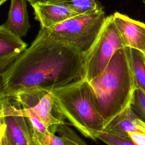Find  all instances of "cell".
Segmentation results:
<instances>
[{
    "label": "cell",
    "mask_w": 145,
    "mask_h": 145,
    "mask_svg": "<svg viewBox=\"0 0 145 145\" xmlns=\"http://www.w3.org/2000/svg\"><path fill=\"white\" fill-rule=\"evenodd\" d=\"M84 79L83 53L41 28L31 46L1 72L0 96L51 92Z\"/></svg>",
    "instance_id": "obj_1"
},
{
    "label": "cell",
    "mask_w": 145,
    "mask_h": 145,
    "mask_svg": "<svg viewBox=\"0 0 145 145\" xmlns=\"http://www.w3.org/2000/svg\"><path fill=\"white\" fill-rule=\"evenodd\" d=\"M88 82L105 125L131 105L136 89L127 48L118 50L105 69Z\"/></svg>",
    "instance_id": "obj_2"
},
{
    "label": "cell",
    "mask_w": 145,
    "mask_h": 145,
    "mask_svg": "<svg viewBox=\"0 0 145 145\" xmlns=\"http://www.w3.org/2000/svg\"><path fill=\"white\" fill-rule=\"evenodd\" d=\"M51 92L56 112L85 137L96 141L105 123L89 82L84 79Z\"/></svg>",
    "instance_id": "obj_3"
},
{
    "label": "cell",
    "mask_w": 145,
    "mask_h": 145,
    "mask_svg": "<svg viewBox=\"0 0 145 145\" xmlns=\"http://www.w3.org/2000/svg\"><path fill=\"white\" fill-rule=\"evenodd\" d=\"M106 18L101 7L45 29L54 37L73 46L84 54L97 37Z\"/></svg>",
    "instance_id": "obj_4"
},
{
    "label": "cell",
    "mask_w": 145,
    "mask_h": 145,
    "mask_svg": "<svg viewBox=\"0 0 145 145\" xmlns=\"http://www.w3.org/2000/svg\"><path fill=\"white\" fill-rule=\"evenodd\" d=\"M123 48L125 46L114 23L113 15L106 16L97 37L83 54L85 79L89 82L100 74L114 53Z\"/></svg>",
    "instance_id": "obj_5"
},
{
    "label": "cell",
    "mask_w": 145,
    "mask_h": 145,
    "mask_svg": "<svg viewBox=\"0 0 145 145\" xmlns=\"http://www.w3.org/2000/svg\"><path fill=\"white\" fill-rule=\"evenodd\" d=\"M0 125L10 145H37L27 123L22 107L15 96H0Z\"/></svg>",
    "instance_id": "obj_6"
},
{
    "label": "cell",
    "mask_w": 145,
    "mask_h": 145,
    "mask_svg": "<svg viewBox=\"0 0 145 145\" xmlns=\"http://www.w3.org/2000/svg\"><path fill=\"white\" fill-rule=\"evenodd\" d=\"M15 96L22 107L32 110L48 129L65 123L53 114L54 99L50 91L33 90L19 93Z\"/></svg>",
    "instance_id": "obj_7"
},
{
    "label": "cell",
    "mask_w": 145,
    "mask_h": 145,
    "mask_svg": "<svg viewBox=\"0 0 145 145\" xmlns=\"http://www.w3.org/2000/svg\"><path fill=\"white\" fill-rule=\"evenodd\" d=\"M113 19L125 47L145 54V23L118 12L113 14Z\"/></svg>",
    "instance_id": "obj_8"
},
{
    "label": "cell",
    "mask_w": 145,
    "mask_h": 145,
    "mask_svg": "<svg viewBox=\"0 0 145 145\" xmlns=\"http://www.w3.org/2000/svg\"><path fill=\"white\" fill-rule=\"evenodd\" d=\"M103 132L123 137H129L130 132L145 134V121L134 112L130 105L106 123Z\"/></svg>",
    "instance_id": "obj_9"
},
{
    "label": "cell",
    "mask_w": 145,
    "mask_h": 145,
    "mask_svg": "<svg viewBox=\"0 0 145 145\" xmlns=\"http://www.w3.org/2000/svg\"><path fill=\"white\" fill-rule=\"evenodd\" d=\"M27 44L21 37L2 24L0 27V70H5L27 49Z\"/></svg>",
    "instance_id": "obj_10"
},
{
    "label": "cell",
    "mask_w": 145,
    "mask_h": 145,
    "mask_svg": "<svg viewBox=\"0 0 145 145\" xmlns=\"http://www.w3.org/2000/svg\"><path fill=\"white\" fill-rule=\"evenodd\" d=\"M34 9L35 19L41 28L47 29L78 14L68 7L57 3H37L32 6Z\"/></svg>",
    "instance_id": "obj_11"
},
{
    "label": "cell",
    "mask_w": 145,
    "mask_h": 145,
    "mask_svg": "<svg viewBox=\"0 0 145 145\" xmlns=\"http://www.w3.org/2000/svg\"><path fill=\"white\" fill-rule=\"evenodd\" d=\"M27 0H11L6 22L3 25L9 31L22 37L30 28Z\"/></svg>",
    "instance_id": "obj_12"
},
{
    "label": "cell",
    "mask_w": 145,
    "mask_h": 145,
    "mask_svg": "<svg viewBox=\"0 0 145 145\" xmlns=\"http://www.w3.org/2000/svg\"><path fill=\"white\" fill-rule=\"evenodd\" d=\"M127 49L136 88L145 94V54L135 49Z\"/></svg>",
    "instance_id": "obj_13"
},
{
    "label": "cell",
    "mask_w": 145,
    "mask_h": 145,
    "mask_svg": "<svg viewBox=\"0 0 145 145\" xmlns=\"http://www.w3.org/2000/svg\"><path fill=\"white\" fill-rule=\"evenodd\" d=\"M32 135L37 145H78L75 140L65 136H57L50 131L40 133L32 130Z\"/></svg>",
    "instance_id": "obj_14"
},
{
    "label": "cell",
    "mask_w": 145,
    "mask_h": 145,
    "mask_svg": "<svg viewBox=\"0 0 145 145\" xmlns=\"http://www.w3.org/2000/svg\"><path fill=\"white\" fill-rule=\"evenodd\" d=\"M50 2L63 5L78 15L83 14L101 7L96 0H53Z\"/></svg>",
    "instance_id": "obj_15"
},
{
    "label": "cell",
    "mask_w": 145,
    "mask_h": 145,
    "mask_svg": "<svg viewBox=\"0 0 145 145\" xmlns=\"http://www.w3.org/2000/svg\"><path fill=\"white\" fill-rule=\"evenodd\" d=\"M97 139L107 145H137L129 137H123L104 132L97 135Z\"/></svg>",
    "instance_id": "obj_16"
},
{
    "label": "cell",
    "mask_w": 145,
    "mask_h": 145,
    "mask_svg": "<svg viewBox=\"0 0 145 145\" xmlns=\"http://www.w3.org/2000/svg\"><path fill=\"white\" fill-rule=\"evenodd\" d=\"M131 107L138 116L145 121V94L138 88L135 90Z\"/></svg>",
    "instance_id": "obj_17"
},
{
    "label": "cell",
    "mask_w": 145,
    "mask_h": 145,
    "mask_svg": "<svg viewBox=\"0 0 145 145\" xmlns=\"http://www.w3.org/2000/svg\"><path fill=\"white\" fill-rule=\"evenodd\" d=\"M50 128L52 133L54 134L56 131H57L61 136H65L75 140L78 143V145H87L83 139L78 136L72 129L68 127L65 123L58 124L57 126Z\"/></svg>",
    "instance_id": "obj_18"
},
{
    "label": "cell",
    "mask_w": 145,
    "mask_h": 145,
    "mask_svg": "<svg viewBox=\"0 0 145 145\" xmlns=\"http://www.w3.org/2000/svg\"><path fill=\"white\" fill-rule=\"evenodd\" d=\"M0 145H10L4 127L1 125H0Z\"/></svg>",
    "instance_id": "obj_19"
},
{
    "label": "cell",
    "mask_w": 145,
    "mask_h": 145,
    "mask_svg": "<svg viewBox=\"0 0 145 145\" xmlns=\"http://www.w3.org/2000/svg\"><path fill=\"white\" fill-rule=\"evenodd\" d=\"M53 0H27L31 6L34 5L35 4L37 3H48Z\"/></svg>",
    "instance_id": "obj_20"
},
{
    "label": "cell",
    "mask_w": 145,
    "mask_h": 145,
    "mask_svg": "<svg viewBox=\"0 0 145 145\" xmlns=\"http://www.w3.org/2000/svg\"><path fill=\"white\" fill-rule=\"evenodd\" d=\"M7 0H0V5H2L3 3H5Z\"/></svg>",
    "instance_id": "obj_21"
},
{
    "label": "cell",
    "mask_w": 145,
    "mask_h": 145,
    "mask_svg": "<svg viewBox=\"0 0 145 145\" xmlns=\"http://www.w3.org/2000/svg\"><path fill=\"white\" fill-rule=\"evenodd\" d=\"M142 2H143V3H144V5H145V0H142Z\"/></svg>",
    "instance_id": "obj_22"
}]
</instances>
